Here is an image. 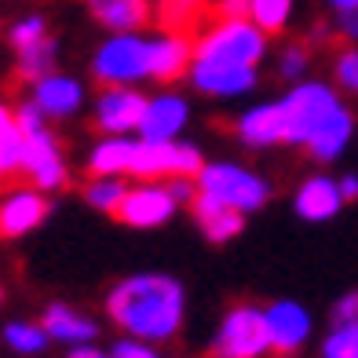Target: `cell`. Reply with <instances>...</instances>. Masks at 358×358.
Returning a JSON list of instances; mask_svg holds the SVG:
<instances>
[{"mask_svg":"<svg viewBox=\"0 0 358 358\" xmlns=\"http://www.w3.org/2000/svg\"><path fill=\"white\" fill-rule=\"evenodd\" d=\"M190 85L213 99H234L256 88V66H220V62H190Z\"/></svg>","mask_w":358,"mask_h":358,"instance_id":"9c48e42d","label":"cell"},{"mask_svg":"<svg viewBox=\"0 0 358 358\" xmlns=\"http://www.w3.org/2000/svg\"><path fill=\"white\" fill-rule=\"evenodd\" d=\"M194 220H198V227L205 231L208 241H231L241 227H245V220H241L238 208H227L223 201L216 198H208V194H198L194 198Z\"/></svg>","mask_w":358,"mask_h":358,"instance_id":"d6986e66","label":"cell"},{"mask_svg":"<svg viewBox=\"0 0 358 358\" xmlns=\"http://www.w3.org/2000/svg\"><path fill=\"white\" fill-rule=\"evenodd\" d=\"M267 55V34L249 19H213L194 34V59L220 66H259Z\"/></svg>","mask_w":358,"mask_h":358,"instance_id":"7a4b0ae2","label":"cell"},{"mask_svg":"<svg viewBox=\"0 0 358 358\" xmlns=\"http://www.w3.org/2000/svg\"><path fill=\"white\" fill-rule=\"evenodd\" d=\"M146 95L136 88H103V95L95 99V128H103L110 136L136 132L146 113Z\"/></svg>","mask_w":358,"mask_h":358,"instance_id":"ba28073f","label":"cell"},{"mask_svg":"<svg viewBox=\"0 0 358 358\" xmlns=\"http://www.w3.org/2000/svg\"><path fill=\"white\" fill-rule=\"evenodd\" d=\"M216 19H249V0H216Z\"/></svg>","mask_w":358,"mask_h":358,"instance_id":"8d00e7d4","label":"cell"},{"mask_svg":"<svg viewBox=\"0 0 358 358\" xmlns=\"http://www.w3.org/2000/svg\"><path fill=\"white\" fill-rule=\"evenodd\" d=\"M187 117H190L187 99H179V95H154V99L146 103L139 132L150 143H169V139H176L179 128L187 124Z\"/></svg>","mask_w":358,"mask_h":358,"instance_id":"ac0fdd59","label":"cell"},{"mask_svg":"<svg viewBox=\"0 0 358 358\" xmlns=\"http://www.w3.org/2000/svg\"><path fill=\"white\" fill-rule=\"evenodd\" d=\"M55 55H59V44L55 37H44L37 44H29L19 52V62H15V77L19 80H37L48 77V73H55Z\"/></svg>","mask_w":358,"mask_h":358,"instance_id":"cb8c5ba5","label":"cell"},{"mask_svg":"<svg viewBox=\"0 0 358 358\" xmlns=\"http://www.w3.org/2000/svg\"><path fill=\"white\" fill-rule=\"evenodd\" d=\"M22 172L29 176V183L37 190H55L62 187L66 179V165H62V150H59V139L48 132L37 136H26V161H22Z\"/></svg>","mask_w":358,"mask_h":358,"instance_id":"30bf717a","label":"cell"},{"mask_svg":"<svg viewBox=\"0 0 358 358\" xmlns=\"http://www.w3.org/2000/svg\"><path fill=\"white\" fill-rule=\"evenodd\" d=\"M333 325L336 329H358V292H348L333 311Z\"/></svg>","mask_w":358,"mask_h":358,"instance_id":"e575fe53","label":"cell"},{"mask_svg":"<svg viewBox=\"0 0 358 358\" xmlns=\"http://www.w3.org/2000/svg\"><path fill=\"white\" fill-rule=\"evenodd\" d=\"M205 4L208 0H157L165 29H172V34H187V37H194V29H198L201 15H205Z\"/></svg>","mask_w":358,"mask_h":358,"instance_id":"d4e9b609","label":"cell"},{"mask_svg":"<svg viewBox=\"0 0 358 358\" xmlns=\"http://www.w3.org/2000/svg\"><path fill=\"white\" fill-rule=\"evenodd\" d=\"M325 4H329V8L340 15V11H351V8H358V0H325Z\"/></svg>","mask_w":358,"mask_h":358,"instance_id":"7bdbcfd3","label":"cell"},{"mask_svg":"<svg viewBox=\"0 0 358 358\" xmlns=\"http://www.w3.org/2000/svg\"><path fill=\"white\" fill-rule=\"evenodd\" d=\"M292 11H296V0H249V22H256L267 37L285 34Z\"/></svg>","mask_w":358,"mask_h":358,"instance_id":"484cf974","label":"cell"},{"mask_svg":"<svg viewBox=\"0 0 358 358\" xmlns=\"http://www.w3.org/2000/svg\"><path fill=\"white\" fill-rule=\"evenodd\" d=\"M169 194H172L176 201H187V198H194V187L187 183V179H176V183L169 187Z\"/></svg>","mask_w":358,"mask_h":358,"instance_id":"60d3db41","label":"cell"},{"mask_svg":"<svg viewBox=\"0 0 358 358\" xmlns=\"http://www.w3.org/2000/svg\"><path fill=\"white\" fill-rule=\"evenodd\" d=\"M48 37V22H44V15H26V19H19L11 29H8V41L15 52H22V48L29 44H37Z\"/></svg>","mask_w":358,"mask_h":358,"instance_id":"f546056e","label":"cell"},{"mask_svg":"<svg viewBox=\"0 0 358 358\" xmlns=\"http://www.w3.org/2000/svg\"><path fill=\"white\" fill-rule=\"evenodd\" d=\"M92 77L103 88H136L150 77V37L110 34L92 55Z\"/></svg>","mask_w":358,"mask_h":358,"instance_id":"3957f363","label":"cell"},{"mask_svg":"<svg viewBox=\"0 0 358 358\" xmlns=\"http://www.w3.org/2000/svg\"><path fill=\"white\" fill-rule=\"evenodd\" d=\"M325 358H358V329H333L322 344Z\"/></svg>","mask_w":358,"mask_h":358,"instance_id":"d6a6232c","label":"cell"},{"mask_svg":"<svg viewBox=\"0 0 358 358\" xmlns=\"http://www.w3.org/2000/svg\"><path fill=\"white\" fill-rule=\"evenodd\" d=\"M333 77H336V85L358 95V48L348 44V48H340L336 59H333Z\"/></svg>","mask_w":358,"mask_h":358,"instance_id":"4dcf8cb0","label":"cell"},{"mask_svg":"<svg viewBox=\"0 0 358 358\" xmlns=\"http://www.w3.org/2000/svg\"><path fill=\"white\" fill-rule=\"evenodd\" d=\"M132 150H136V143H128L121 136H110L106 143H99L92 150L88 157V172L99 179V176H121L132 169Z\"/></svg>","mask_w":358,"mask_h":358,"instance_id":"603a6c76","label":"cell"},{"mask_svg":"<svg viewBox=\"0 0 358 358\" xmlns=\"http://www.w3.org/2000/svg\"><path fill=\"white\" fill-rule=\"evenodd\" d=\"M4 340L19 355H37L48 344V333H44V325H34V322H11L4 329Z\"/></svg>","mask_w":358,"mask_h":358,"instance_id":"83f0119b","label":"cell"},{"mask_svg":"<svg viewBox=\"0 0 358 358\" xmlns=\"http://www.w3.org/2000/svg\"><path fill=\"white\" fill-rule=\"evenodd\" d=\"M198 183H201V194L223 201L227 208H238V213H252V208L267 205L271 198V187L264 179L238 165H205Z\"/></svg>","mask_w":358,"mask_h":358,"instance_id":"5b68a950","label":"cell"},{"mask_svg":"<svg viewBox=\"0 0 358 358\" xmlns=\"http://www.w3.org/2000/svg\"><path fill=\"white\" fill-rule=\"evenodd\" d=\"M70 358H106V355H99L95 348H85V344H80V348H73V351H70Z\"/></svg>","mask_w":358,"mask_h":358,"instance_id":"b9f144b4","label":"cell"},{"mask_svg":"<svg viewBox=\"0 0 358 358\" xmlns=\"http://www.w3.org/2000/svg\"><path fill=\"white\" fill-rule=\"evenodd\" d=\"M234 136L241 143H249V146L285 143V110H282V103H264V106L245 110L234 121Z\"/></svg>","mask_w":358,"mask_h":358,"instance_id":"e0dca14e","label":"cell"},{"mask_svg":"<svg viewBox=\"0 0 358 358\" xmlns=\"http://www.w3.org/2000/svg\"><path fill=\"white\" fill-rule=\"evenodd\" d=\"M271 348V333H267V315L256 307H234L223 318L220 336L213 340V355L216 358H259Z\"/></svg>","mask_w":358,"mask_h":358,"instance_id":"52a82bcc","label":"cell"},{"mask_svg":"<svg viewBox=\"0 0 358 358\" xmlns=\"http://www.w3.org/2000/svg\"><path fill=\"white\" fill-rule=\"evenodd\" d=\"M15 132V110H8L4 103H0V139Z\"/></svg>","mask_w":358,"mask_h":358,"instance_id":"ab89813d","label":"cell"},{"mask_svg":"<svg viewBox=\"0 0 358 358\" xmlns=\"http://www.w3.org/2000/svg\"><path fill=\"white\" fill-rule=\"evenodd\" d=\"M351 132H355V117H351V110L340 103L329 117L322 121V128L311 136V143H307V150H311L318 161H333L340 150L348 146V139H351Z\"/></svg>","mask_w":358,"mask_h":358,"instance_id":"44dd1931","label":"cell"},{"mask_svg":"<svg viewBox=\"0 0 358 358\" xmlns=\"http://www.w3.org/2000/svg\"><path fill=\"white\" fill-rule=\"evenodd\" d=\"M124 183L117 176H99V179H92V183L85 187V198L92 208H99V213H117L121 201H124Z\"/></svg>","mask_w":358,"mask_h":358,"instance_id":"4316f807","label":"cell"},{"mask_svg":"<svg viewBox=\"0 0 358 358\" xmlns=\"http://www.w3.org/2000/svg\"><path fill=\"white\" fill-rule=\"evenodd\" d=\"M0 296H4V289H0Z\"/></svg>","mask_w":358,"mask_h":358,"instance_id":"ee69618b","label":"cell"},{"mask_svg":"<svg viewBox=\"0 0 358 358\" xmlns=\"http://www.w3.org/2000/svg\"><path fill=\"white\" fill-rule=\"evenodd\" d=\"M22 161H26V136L15 128L11 136L0 139V179H11L22 172Z\"/></svg>","mask_w":358,"mask_h":358,"instance_id":"f1b7e54d","label":"cell"},{"mask_svg":"<svg viewBox=\"0 0 358 358\" xmlns=\"http://www.w3.org/2000/svg\"><path fill=\"white\" fill-rule=\"evenodd\" d=\"M340 205H344V198H340V187L333 183V179H325V176H315V179H307V183L300 187L296 194V213L303 220H333L340 213Z\"/></svg>","mask_w":358,"mask_h":358,"instance_id":"ffe728a7","label":"cell"},{"mask_svg":"<svg viewBox=\"0 0 358 358\" xmlns=\"http://www.w3.org/2000/svg\"><path fill=\"white\" fill-rule=\"evenodd\" d=\"M15 128H19L22 136H37V132H44V113L37 110L34 99L22 103L19 110H15Z\"/></svg>","mask_w":358,"mask_h":358,"instance_id":"836d02e7","label":"cell"},{"mask_svg":"<svg viewBox=\"0 0 358 358\" xmlns=\"http://www.w3.org/2000/svg\"><path fill=\"white\" fill-rule=\"evenodd\" d=\"M106 311L136 340H172L183 322V285L169 274H136L110 289Z\"/></svg>","mask_w":358,"mask_h":358,"instance_id":"6da1fadb","label":"cell"},{"mask_svg":"<svg viewBox=\"0 0 358 358\" xmlns=\"http://www.w3.org/2000/svg\"><path fill=\"white\" fill-rule=\"evenodd\" d=\"M190 62H194V37L172 34V29L150 37V77L154 80L172 85V80H179L190 70Z\"/></svg>","mask_w":358,"mask_h":358,"instance_id":"4fadbf2b","label":"cell"},{"mask_svg":"<svg viewBox=\"0 0 358 358\" xmlns=\"http://www.w3.org/2000/svg\"><path fill=\"white\" fill-rule=\"evenodd\" d=\"M264 315H267L271 348L278 355H292L307 340V333H311V315H307L300 303H292V300H278Z\"/></svg>","mask_w":358,"mask_h":358,"instance_id":"9a60e30c","label":"cell"},{"mask_svg":"<svg viewBox=\"0 0 358 358\" xmlns=\"http://www.w3.org/2000/svg\"><path fill=\"white\" fill-rule=\"evenodd\" d=\"M201 150L198 146H187V143H150L143 139L136 143L132 150V176L139 179H161V176H172V179H190V176H201Z\"/></svg>","mask_w":358,"mask_h":358,"instance_id":"8992f818","label":"cell"},{"mask_svg":"<svg viewBox=\"0 0 358 358\" xmlns=\"http://www.w3.org/2000/svg\"><path fill=\"white\" fill-rule=\"evenodd\" d=\"M34 103L44 117H70L85 103V88H80L77 77L66 73H48L34 85Z\"/></svg>","mask_w":358,"mask_h":358,"instance_id":"2e32d148","label":"cell"},{"mask_svg":"<svg viewBox=\"0 0 358 358\" xmlns=\"http://www.w3.org/2000/svg\"><path fill=\"white\" fill-rule=\"evenodd\" d=\"M110 358H157V355L146 348V344H139V340H121Z\"/></svg>","mask_w":358,"mask_h":358,"instance_id":"74e56055","label":"cell"},{"mask_svg":"<svg viewBox=\"0 0 358 358\" xmlns=\"http://www.w3.org/2000/svg\"><path fill=\"white\" fill-rule=\"evenodd\" d=\"M85 8L110 34H143L154 22V0H85Z\"/></svg>","mask_w":358,"mask_h":358,"instance_id":"7c38bea8","label":"cell"},{"mask_svg":"<svg viewBox=\"0 0 358 358\" xmlns=\"http://www.w3.org/2000/svg\"><path fill=\"white\" fill-rule=\"evenodd\" d=\"M48 216V201L41 190H15L0 201V238H22L34 227H41Z\"/></svg>","mask_w":358,"mask_h":358,"instance_id":"5bb4252c","label":"cell"},{"mask_svg":"<svg viewBox=\"0 0 358 358\" xmlns=\"http://www.w3.org/2000/svg\"><path fill=\"white\" fill-rule=\"evenodd\" d=\"M340 106L336 92L322 80H300L285 99H282V110H285V143H296V146H307L311 136L322 128V121Z\"/></svg>","mask_w":358,"mask_h":358,"instance_id":"277c9868","label":"cell"},{"mask_svg":"<svg viewBox=\"0 0 358 358\" xmlns=\"http://www.w3.org/2000/svg\"><path fill=\"white\" fill-rule=\"evenodd\" d=\"M44 333L48 336H55V340H62V344H88V340L99 333L95 329V322L92 318H85V315H77L73 307H66V303H52L44 311Z\"/></svg>","mask_w":358,"mask_h":358,"instance_id":"7402d4cb","label":"cell"},{"mask_svg":"<svg viewBox=\"0 0 358 358\" xmlns=\"http://www.w3.org/2000/svg\"><path fill=\"white\" fill-rule=\"evenodd\" d=\"M336 37L358 48V8L340 11V15H336Z\"/></svg>","mask_w":358,"mask_h":358,"instance_id":"d590c367","label":"cell"},{"mask_svg":"<svg viewBox=\"0 0 358 358\" xmlns=\"http://www.w3.org/2000/svg\"><path fill=\"white\" fill-rule=\"evenodd\" d=\"M176 198L169 194V187H139V190H128L121 208L113 216L128 227H161L169 223L176 213Z\"/></svg>","mask_w":358,"mask_h":358,"instance_id":"8fae6325","label":"cell"},{"mask_svg":"<svg viewBox=\"0 0 358 358\" xmlns=\"http://www.w3.org/2000/svg\"><path fill=\"white\" fill-rule=\"evenodd\" d=\"M307 62H311V52H307V44H285V48H282V55H278V73H282L285 80H303Z\"/></svg>","mask_w":358,"mask_h":358,"instance_id":"1f68e13d","label":"cell"},{"mask_svg":"<svg viewBox=\"0 0 358 358\" xmlns=\"http://www.w3.org/2000/svg\"><path fill=\"white\" fill-rule=\"evenodd\" d=\"M336 187H340V198H344V201H355L358 198V176H344Z\"/></svg>","mask_w":358,"mask_h":358,"instance_id":"f35d334b","label":"cell"}]
</instances>
